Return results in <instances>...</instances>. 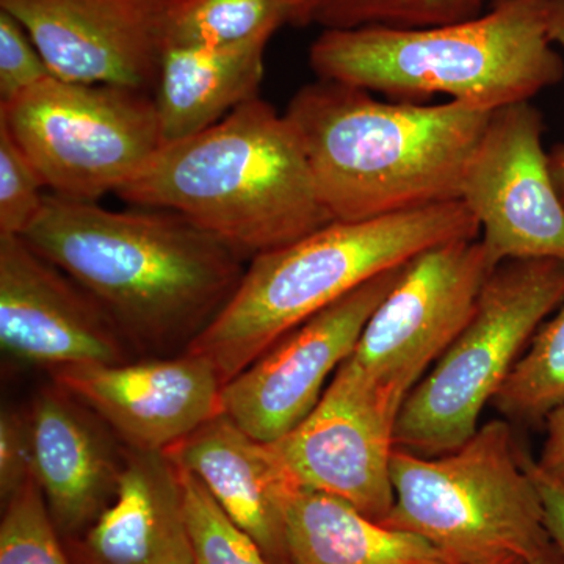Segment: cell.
I'll list each match as a JSON object with an SVG mask.
<instances>
[{
  "label": "cell",
  "instance_id": "cell-11",
  "mask_svg": "<svg viewBox=\"0 0 564 564\" xmlns=\"http://www.w3.org/2000/svg\"><path fill=\"white\" fill-rule=\"evenodd\" d=\"M404 265L378 274L281 337L223 386V414L262 443L296 429L321 403L326 381L355 350Z\"/></svg>",
  "mask_w": 564,
  "mask_h": 564
},
{
  "label": "cell",
  "instance_id": "cell-10",
  "mask_svg": "<svg viewBox=\"0 0 564 564\" xmlns=\"http://www.w3.org/2000/svg\"><path fill=\"white\" fill-rule=\"evenodd\" d=\"M543 133V117L530 101L500 107L467 166L462 202L480 225L496 267L519 259L564 261V206Z\"/></svg>",
  "mask_w": 564,
  "mask_h": 564
},
{
  "label": "cell",
  "instance_id": "cell-27",
  "mask_svg": "<svg viewBox=\"0 0 564 564\" xmlns=\"http://www.w3.org/2000/svg\"><path fill=\"white\" fill-rule=\"evenodd\" d=\"M51 76L50 66L24 25L0 9V104L18 98Z\"/></svg>",
  "mask_w": 564,
  "mask_h": 564
},
{
  "label": "cell",
  "instance_id": "cell-19",
  "mask_svg": "<svg viewBox=\"0 0 564 564\" xmlns=\"http://www.w3.org/2000/svg\"><path fill=\"white\" fill-rule=\"evenodd\" d=\"M269 41L220 47L169 44L152 91L165 144L207 131L259 98Z\"/></svg>",
  "mask_w": 564,
  "mask_h": 564
},
{
  "label": "cell",
  "instance_id": "cell-20",
  "mask_svg": "<svg viewBox=\"0 0 564 564\" xmlns=\"http://www.w3.org/2000/svg\"><path fill=\"white\" fill-rule=\"evenodd\" d=\"M291 564H454L414 533L389 529L332 494L300 486L285 507Z\"/></svg>",
  "mask_w": 564,
  "mask_h": 564
},
{
  "label": "cell",
  "instance_id": "cell-12",
  "mask_svg": "<svg viewBox=\"0 0 564 564\" xmlns=\"http://www.w3.org/2000/svg\"><path fill=\"white\" fill-rule=\"evenodd\" d=\"M52 76L151 93L169 46L172 0H0Z\"/></svg>",
  "mask_w": 564,
  "mask_h": 564
},
{
  "label": "cell",
  "instance_id": "cell-28",
  "mask_svg": "<svg viewBox=\"0 0 564 564\" xmlns=\"http://www.w3.org/2000/svg\"><path fill=\"white\" fill-rule=\"evenodd\" d=\"M35 480V454L29 414L3 408L0 414V496L3 502Z\"/></svg>",
  "mask_w": 564,
  "mask_h": 564
},
{
  "label": "cell",
  "instance_id": "cell-24",
  "mask_svg": "<svg viewBox=\"0 0 564 564\" xmlns=\"http://www.w3.org/2000/svg\"><path fill=\"white\" fill-rule=\"evenodd\" d=\"M180 473L193 564H272L250 534L218 507L195 475Z\"/></svg>",
  "mask_w": 564,
  "mask_h": 564
},
{
  "label": "cell",
  "instance_id": "cell-25",
  "mask_svg": "<svg viewBox=\"0 0 564 564\" xmlns=\"http://www.w3.org/2000/svg\"><path fill=\"white\" fill-rule=\"evenodd\" d=\"M6 505L0 524V564H69L36 480Z\"/></svg>",
  "mask_w": 564,
  "mask_h": 564
},
{
  "label": "cell",
  "instance_id": "cell-3",
  "mask_svg": "<svg viewBox=\"0 0 564 564\" xmlns=\"http://www.w3.org/2000/svg\"><path fill=\"white\" fill-rule=\"evenodd\" d=\"M117 195L132 206L177 212L245 259L333 223L299 133L261 98L165 144Z\"/></svg>",
  "mask_w": 564,
  "mask_h": 564
},
{
  "label": "cell",
  "instance_id": "cell-16",
  "mask_svg": "<svg viewBox=\"0 0 564 564\" xmlns=\"http://www.w3.org/2000/svg\"><path fill=\"white\" fill-rule=\"evenodd\" d=\"M163 454L206 486L218 507L250 534L270 563L291 564L285 507L300 486L272 444L254 440L221 413Z\"/></svg>",
  "mask_w": 564,
  "mask_h": 564
},
{
  "label": "cell",
  "instance_id": "cell-23",
  "mask_svg": "<svg viewBox=\"0 0 564 564\" xmlns=\"http://www.w3.org/2000/svg\"><path fill=\"white\" fill-rule=\"evenodd\" d=\"M510 421L540 423L564 406V304L540 326L492 400Z\"/></svg>",
  "mask_w": 564,
  "mask_h": 564
},
{
  "label": "cell",
  "instance_id": "cell-8",
  "mask_svg": "<svg viewBox=\"0 0 564 564\" xmlns=\"http://www.w3.org/2000/svg\"><path fill=\"white\" fill-rule=\"evenodd\" d=\"M0 124L52 195L73 202L117 195L165 147L151 93L54 76L0 104Z\"/></svg>",
  "mask_w": 564,
  "mask_h": 564
},
{
  "label": "cell",
  "instance_id": "cell-17",
  "mask_svg": "<svg viewBox=\"0 0 564 564\" xmlns=\"http://www.w3.org/2000/svg\"><path fill=\"white\" fill-rule=\"evenodd\" d=\"M29 419L35 480L54 524L65 532L90 527L117 494L124 452L101 419L61 386L36 395Z\"/></svg>",
  "mask_w": 564,
  "mask_h": 564
},
{
  "label": "cell",
  "instance_id": "cell-31",
  "mask_svg": "<svg viewBox=\"0 0 564 564\" xmlns=\"http://www.w3.org/2000/svg\"><path fill=\"white\" fill-rule=\"evenodd\" d=\"M552 40L564 50V0H555ZM547 161L555 191L564 206V143L556 144L551 152H547Z\"/></svg>",
  "mask_w": 564,
  "mask_h": 564
},
{
  "label": "cell",
  "instance_id": "cell-6",
  "mask_svg": "<svg viewBox=\"0 0 564 564\" xmlns=\"http://www.w3.org/2000/svg\"><path fill=\"white\" fill-rule=\"evenodd\" d=\"M393 507L380 524L414 533L454 564L532 563L554 545L540 489L503 419L444 455L395 447Z\"/></svg>",
  "mask_w": 564,
  "mask_h": 564
},
{
  "label": "cell",
  "instance_id": "cell-26",
  "mask_svg": "<svg viewBox=\"0 0 564 564\" xmlns=\"http://www.w3.org/2000/svg\"><path fill=\"white\" fill-rule=\"evenodd\" d=\"M44 188L39 170L0 124V234L24 236L46 199Z\"/></svg>",
  "mask_w": 564,
  "mask_h": 564
},
{
  "label": "cell",
  "instance_id": "cell-9",
  "mask_svg": "<svg viewBox=\"0 0 564 564\" xmlns=\"http://www.w3.org/2000/svg\"><path fill=\"white\" fill-rule=\"evenodd\" d=\"M494 270L480 237L422 252L404 265L333 378L397 423L423 373L473 317Z\"/></svg>",
  "mask_w": 564,
  "mask_h": 564
},
{
  "label": "cell",
  "instance_id": "cell-4",
  "mask_svg": "<svg viewBox=\"0 0 564 564\" xmlns=\"http://www.w3.org/2000/svg\"><path fill=\"white\" fill-rule=\"evenodd\" d=\"M555 0H500L473 20L422 29L323 31L311 44L318 79L391 101L444 95L494 111L529 102L564 79L552 40Z\"/></svg>",
  "mask_w": 564,
  "mask_h": 564
},
{
  "label": "cell",
  "instance_id": "cell-30",
  "mask_svg": "<svg viewBox=\"0 0 564 564\" xmlns=\"http://www.w3.org/2000/svg\"><path fill=\"white\" fill-rule=\"evenodd\" d=\"M529 467L543 500L545 529L564 563V491L547 480L530 458Z\"/></svg>",
  "mask_w": 564,
  "mask_h": 564
},
{
  "label": "cell",
  "instance_id": "cell-18",
  "mask_svg": "<svg viewBox=\"0 0 564 564\" xmlns=\"http://www.w3.org/2000/svg\"><path fill=\"white\" fill-rule=\"evenodd\" d=\"M80 555L85 564H193L181 473L165 454L124 448L117 494Z\"/></svg>",
  "mask_w": 564,
  "mask_h": 564
},
{
  "label": "cell",
  "instance_id": "cell-2",
  "mask_svg": "<svg viewBox=\"0 0 564 564\" xmlns=\"http://www.w3.org/2000/svg\"><path fill=\"white\" fill-rule=\"evenodd\" d=\"M491 113L454 101H378L362 88L318 79L296 91L284 115L323 206L333 221L352 223L462 202Z\"/></svg>",
  "mask_w": 564,
  "mask_h": 564
},
{
  "label": "cell",
  "instance_id": "cell-7",
  "mask_svg": "<svg viewBox=\"0 0 564 564\" xmlns=\"http://www.w3.org/2000/svg\"><path fill=\"white\" fill-rule=\"evenodd\" d=\"M563 304L564 261L497 265L470 321L408 395L395 423V447L437 456L473 437L525 345Z\"/></svg>",
  "mask_w": 564,
  "mask_h": 564
},
{
  "label": "cell",
  "instance_id": "cell-34",
  "mask_svg": "<svg viewBox=\"0 0 564 564\" xmlns=\"http://www.w3.org/2000/svg\"><path fill=\"white\" fill-rule=\"evenodd\" d=\"M496 2H500V0H494V3H496Z\"/></svg>",
  "mask_w": 564,
  "mask_h": 564
},
{
  "label": "cell",
  "instance_id": "cell-14",
  "mask_svg": "<svg viewBox=\"0 0 564 564\" xmlns=\"http://www.w3.org/2000/svg\"><path fill=\"white\" fill-rule=\"evenodd\" d=\"M50 373L131 451L163 454L223 413L220 375L195 352L58 367Z\"/></svg>",
  "mask_w": 564,
  "mask_h": 564
},
{
  "label": "cell",
  "instance_id": "cell-5",
  "mask_svg": "<svg viewBox=\"0 0 564 564\" xmlns=\"http://www.w3.org/2000/svg\"><path fill=\"white\" fill-rule=\"evenodd\" d=\"M478 237L480 225L463 202L329 223L250 259L231 300L185 351L209 359L225 386L285 334L378 274L440 245Z\"/></svg>",
  "mask_w": 564,
  "mask_h": 564
},
{
  "label": "cell",
  "instance_id": "cell-33",
  "mask_svg": "<svg viewBox=\"0 0 564 564\" xmlns=\"http://www.w3.org/2000/svg\"><path fill=\"white\" fill-rule=\"evenodd\" d=\"M492 564H530L524 562V560H505V562L492 563Z\"/></svg>",
  "mask_w": 564,
  "mask_h": 564
},
{
  "label": "cell",
  "instance_id": "cell-32",
  "mask_svg": "<svg viewBox=\"0 0 564 564\" xmlns=\"http://www.w3.org/2000/svg\"><path fill=\"white\" fill-rule=\"evenodd\" d=\"M530 564H564L562 555L556 551L555 545H552L545 554L538 556L536 560H533Z\"/></svg>",
  "mask_w": 564,
  "mask_h": 564
},
{
  "label": "cell",
  "instance_id": "cell-1",
  "mask_svg": "<svg viewBox=\"0 0 564 564\" xmlns=\"http://www.w3.org/2000/svg\"><path fill=\"white\" fill-rule=\"evenodd\" d=\"M21 237L101 304L132 350H187L247 270L240 252L172 210L46 195Z\"/></svg>",
  "mask_w": 564,
  "mask_h": 564
},
{
  "label": "cell",
  "instance_id": "cell-21",
  "mask_svg": "<svg viewBox=\"0 0 564 564\" xmlns=\"http://www.w3.org/2000/svg\"><path fill=\"white\" fill-rule=\"evenodd\" d=\"M486 0H288L289 24L323 31L422 29L473 20Z\"/></svg>",
  "mask_w": 564,
  "mask_h": 564
},
{
  "label": "cell",
  "instance_id": "cell-22",
  "mask_svg": "<svg viewBox=\"0 0 564 564\" xmlns=\"http://www.w3.org/2000/svg\"><path fill=\"white\" fill-rule=\"evenodd\" d=\"M285 24L288 0H172L169 44L234 46L272 40Z\"/></svg>",
  "mask_w": 564,
  "mask_h": 564
},
{
  "label": "cell",
  "instance_id": "cell-29",
  "mask_svg": "<svg viewBox=\"0 0 564 564\" xmlns=\"http://www.w3.org/2000/svg\"><path fill=\"white\" fill-rule=\"evenodd\" d=\"M545 441L536 469L564 491V406L545 419Z\"/></svg>",
  "mask_w": 564,
  "mask_h": 564
},
{
  "label": "cell",
  "instance_id": "cell-15",
  "mask_svg": "<svg viewBox=\"0 0 564 564\" xmlns=\"http://www.w3.org/2000/svg\"><path fill=\"white\" fill-rule=\"evenodd\" d=\"M393 433L395 422L333 378L313 413L269 444L296 485L339 497L381 522L393 507Z\"/></svg>",
  "mask_w": 564,
  "mask_h": 564
},
{
  "label": "cell",
  "instance_id": "cell-13",
  "mask_svg": "<svg viewBox=\"0 0 564 564\" xmlns=\"http://www.w3.org/2000/svg\"><path fill=\"white\" fill-rule=\"evenodd\" d=\"M0 345L47 370L129 361L131 345L101 304L20 236L0 234Z\"/></svg>",
  "mask_w": 564,
  "mask_h": 564
}]
</instances>
